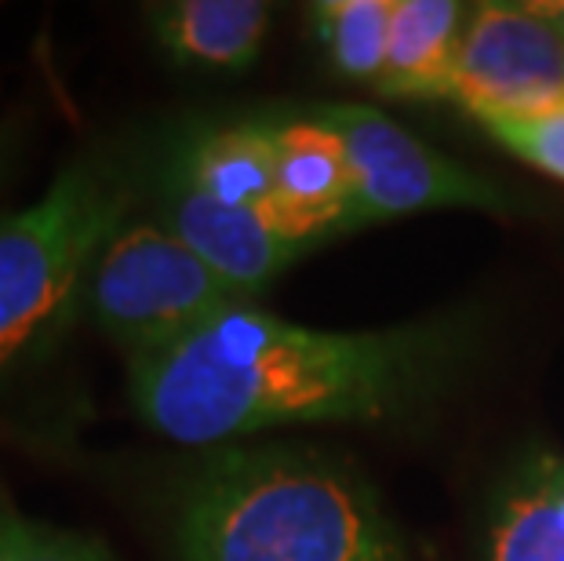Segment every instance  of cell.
I'll use <instances>...</instances> for the list:
<instances>
[{"mask_svg":"<svg viewBox=\"0 0 564 561\" xmlns=\"http://www.w3.org/2000/svg\"><path fill=\"white\" fill-rule=\"evenodd\" d=\"M448 346L437 325L324 332L241 303L128 362V387L153 431L200 449L292 423L390 420L430 393Z\"/></svg>","mask_w":564,"mask_h":561,"instance_id":"obj_1","label":"cell"},{"mask_svg":"<svg viewBox=\"0 0 564 561\" xmlns=\"http://www.w3.org/2000/svg\"><path fill=\"white\" fill-rule=\"evenodd\" d=\"M183 561H412L376 493L303 449H219L175 507Z\"/></svg>","mask_w":564,"mask_h":561,"instance_id":"obj_2","label":"cell"},{"mask_svg":"<svg viewBox=\"0 0 564 561\" xmlns=\"http://www.w3.org/2000/svg\"><path fill=\"white\" fill-rule=\"evenodd\" d=\"M128 205L124 172L84 158L58 172L41 201L0 216V373L77 300Z\"/></svg>","mask_w":564,"mask_h":561,"instance_id":"obj_3","label":"cell"},{"mask_svg":"<svg viewBox=\"0 0 564 561\" xmlns=\"http://www.w3.org/2000/svg\"><path fill=\"white\" fill-rule=\"evenodd\" d=\"M80 300L128 362H139L256 295L212 270L175 230L131 223L106 241L84 278Z\"/></svg>","mask_w":564,"mask_h":561,"instance_id":"obj_4","label":"cell"},{"mask_svg":"<svg viewBox=\"0 0 564 561\" xmlns=\"http://www.w3.org/2000/svg\"><path fill=\"white\" fill-rule=\"evenodd\" d=\"M314 117L343 139L350 158L354 190L346 230L434 208H507V197L491 179L430 150L371 106H321Z\"/></svg>","mask_w":564,"mask_h":561,"instance_id":"obj_5","label":"cell"},{"mask_svg":"<svg viewBox=\"0 0 564 561\" xmlns=\"http://www.w3.org/2000/svg\"><path fill=\"white\" fill-rule=\"evenodd\" d=\"M444 99L477 121L535 114L564 99V33L539 4L470 8Z\"/></svg>","mask_w":564,"mask_h":561,"instance_id":"obj_6","label":"cell"},{"mask_svg":"<svg viewBox=\"0 0 564 561\" xmlns=\"http://www.w3.org/2000/svg\"><path fill=\"white\" fill-rule=\"evenodd\" d=\"M167 230H175L194 252L219 270L237 289L256 295L281 270L306 252L281 230L270 208H237L223 205L189 190L183 183L167 186Z\"/></svg>","mask_w":564,"mask_h":561,"instance_id":"obj_7","label":"cell"},{"mask_svg":"<svg viewBox=\"0 0 564 561\" xmlns=\"http://www.w3.org/2000/svg\"><path fill=\"white\" fill-rule=\"evenodd\" d=\"M270 128L278 142V194L270 212L281 230L310 252L328 234L346 230L354 190L350 158L343 139L317 117Z\"/></svg>","mask_w":564,"mask_h":561,"instance_id":"obj_8","label":"cell"},{"mask_svg":"<svg viewBox=\"0 0 564 561\" xmlns=\"http://www.w3.org/2000/svg\"><path fill=\"white\" fill-rule=\"evenodd\" d=\"M147 15L175 63L245 69L262 52L273 8L262 0H172L147 8Z\"/></svg>","mask_w":564,"mask_h":561,"instance_id":"obj_9","label":"cell"},{"mask_svg":"<svg viewBox=\"0 0 564 561\" xmlns=\"http://www.w3.org/2000/svg\"><path fill=\"white\" fill-rule=\"evenodd\" d=\"M470 8L455 0H393L390 44L376 91L387 99H444Z\"/></svg>","mask_w":564,"mask_h":561,"instance_id":"obj_10","label":"cell"},{"mask_svg":"<svg viewBox=\"0 0 564 561\" xmlns=\"http://www.w3.org/2000/svg\"><path fill=\"white\" fill-rule=\"evenodd\" d=\"M175 183L237 208H270L278 194V142L270 125L204 131L175 161Z\"/></svg>","mask_w":564,"mask_h":561,"instance_id":"obj_11","label":"cell"},{"mask_svg":"<svg viewBox=\"0 0 564 561\" xmlns=\"http://www.w3.org/2000/svg\"><path fill=\"white\" fill-rule=\"evenodd\" d=\"M485 561H564V467L535 460L502 499Z\"/></svg>","mask_w":564,"mask_h":561,"instance_id":"obj_12","label":"cell"},{"mask_svg":"<svg viewBox=\"0 0 564 561\" xmlns=\"http://www.w3.org/2000/svg\"><path fill=\"white\" fill-rule=\"evenodd\" d=\"M393 0H321L314 4V26L328 47L332 66L346 80L379 85L390 44Z\"/></svg>","mask_w":564,"mask_h":561,"instance_id":"obj_13","label":"cell"},{"mask_svg":"<svg viewBox=\"0 0 564 561\" xmlns=\"http://www.w3.org/2000/svg\"><path fill=\"white\" fill-rule=\"evenodd\" d=\"M0 561H117L84 532L37 521L0 493Z\"/></svg>","mask_w":564,"mask_h":561,"instance_id":"obj_14","label":"cell"},{"mask_svg":"<svg viewBox=\"0 0 564 561\" xmlns=\"http://www.w3.org/2000/svg\"><path fill=\"white\" fill-rule=\"evenodd\" d=\"M481 128L499 147H507L513 158H521L524 164L564 183V99L543 106L535 114L485 121Z\"/></svg>","mask_w":564,"mask_h":561,"instance_id":"obj_15","label":"cell"},{"mask_svg":"<svg viewBox=\"0 0 564 561\" xmlns=\"http://www.w3.org/2000/svg\"><path fill=\"white\" fill-rule=\"evenodd\" d=\"M11 142H15V131H11V125L4 121L0 125V172H4L11 161Z\"/></svg>","mask_w":564,"mask_h":561,"instance_id":"obj_16","label":"cell"},{"mask_svg":"<svg viewBox=\"0 0 564 561\" xmlns=\"http://www.w3.org/2000/svg\"><path fill=\"white\" fill-rule=\"evenodd\" d=\"M539 11H543V15H550L561 26V33H564V4H539Z\"/></svg>","mask_w":564,"mask_h":561,"instance_id":"obj_17","label":"cell"}]
</instances>
